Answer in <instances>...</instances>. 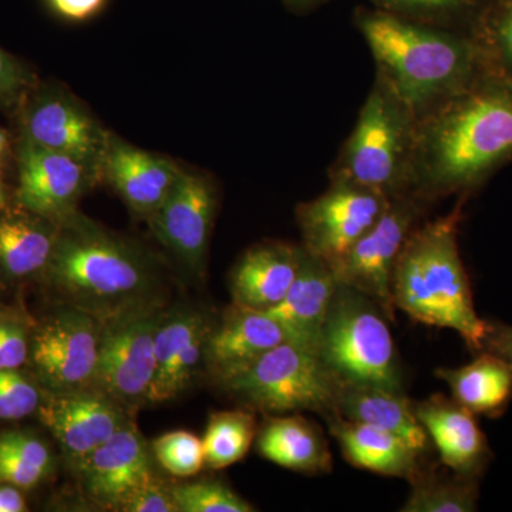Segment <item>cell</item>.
Instances as JSON below:
<instances>
[{"label": "cell", "instance_id": "obj_1", "mask_svg": "<svg viewBox=\"0 0 512 512\" xmlns=\"http://www.w3.org/2000/svg\"><path fill=\"white\" fill-rule=\"evenodd\" d=\"M512 158V86L485 73L417 119L409 197H467Z\"/></svg>", "mask_w": 512, "mask_h": 512}, {"label": "cell", "instance_id": "obj_2", "mask_svg": "<svg viewBox=\"0 0 512 512\" xmlns=\"http://www.w3.org/2000/svg\"><path fill=\"white\" fill-rule=\"evenodd\" d=\"M382 80L419 119L487 73L474 36L434 28L386 10L357 20Z\"/></svg>", "mask_w": 512, "mask_h": 512}, {"label": "cell", "instance_id": "obj_3", "mask_svg": "<svg viewBox=\"0 0 512 512\" xmlns=\"http://www.w3.org/2000/svg\"><path fill=\"white\" fill-rule=\"evenodd\" d=\"M64 305L104 322L161 303L156 265L130 239L79 211L59 222V237L45 274Z\"/></svg>", "mask_w": 512, "mask_h": 512}, {"label": "cell", "instance_id": "obj_4", "mask_svg": "<svg viewBox=\"0 0 512 512\" xmlns=\"http://www.w3.org/2000/svg\"><path fill=\"white\" fill-rule=\"evenodd\" d=\"M464 200L446 217L413 229L394 268L392 293L394 308L414 322L454 330L480 353L487 320L478 316L458 249Z\"/></svg>", "mask_w": 512, "mask_h": 512}, {"label": "cell", "instance_id": "obj_5", "mask_svg": "<svg viewBox=\"0 0 512 512\" xmlns=\"http://www.w3.org/2000/svg\"><path fill=\"white\" fill-rule=\"evenodd\" d=\"M417 117L377 79L330 181H346L387 198L409 195V168Z\"/></svg>", "mask_w": 512, "mask_h": 512}, {"label": "cell", "instance_id": "obj_6", "mask_svg": "<svg viewBox=\"0 0 512 512\" xmlns=\"http://www.w3.org/2000/svg\"><path fill=\"white\" fill-rule=\"evenodd\" d=\"M386 315L363 293L338 285L318 355L343 386L404 393L403 373Z\"/></svg>", "mask_w": 512, "mask_h": 512}, {"label": "cell", "instance_id": "obj_7", "mask_svg": "<svg viewBox=\"0 0 512 512\" xmlns=\"http://www.w3.org/2000/svg\"><path fill=\"white\" fill-rule=\"evenodd\" d=\"M221 384L229 394L261 412H313L325 420L336 416L343 387L318 352L291 342L269 350Z\"/></svg>", "mask_w": 512, "mask_h": 512}, {"label": "cell", "instance_id": "obj_8", "mask_svg": "<svg viewBox=\"0 0 512 512\" xmlns=\"http://www.w3.org/2000/svg\"><path fill=\"white\" fill-rule=\"evenodd\" d=\"M164 311L161 303H154L101 322L94 389L131 414L150 404L156 375V333Z\"/></svg>", "mask_w": 512, "mask_h": 512}, {"label": "cell", "instance_id": "obj_9", "mask_svg": "<svg viewBox=\"0 0 512 512\" xmlns=\"http://www.w3.org/2000/svg\"><path fill=\"white\" fill-rule=\"evenodd\" d=\"M426 204L409 195L390 198L383 214L359 241L330 265L338 284L363 293L394 320L392 284L400 252L419 225Z\"/></svg>", "mask_w": 512, "mask_h": 512}, {"label": "cell", "instance_id": "obj_10", "mask_svg": "<svg viewBox=\"0 0 512 512\" xmlns=\"http://www.w3.org/2000/svg\"><path fill=\"white\" fill-rule=\"evenodd\" d=\"M22 138L74 158L99 174L110 133L72 93L36 84L20 104Z\"/></svg>", "mask_w": 512, "mask_h": 512}, {"label": "cell", "instance_id": "obj_11", "mask_svg": "<svg viewBox=\"0 0 512 512\" xmlns=\"http://www.w3.org/2000/svg\"><path fill=\"white\" fill-rule=\"evenodd\" d=\"M101 322L64 305L32 340V362L50 394L92 389L99 365Z\"/></svg>", "mask_w": 512, "mask_h": 512}, {"label": "cell", "instance_id": "obj_12", "mask_svg": "<svg viewBox=\"0 0 512 512\" xmlns=\"http://www.w3.org/2000/svg\"><path fill=\"white\" fill-rule=\"evenodd\" d=\"M390 198L346 181H330L328 190L296 208L306 252L332 265L369 231Z\"/></svg>", "mask_w": 512, "mask_h": 512}, {"label": "cell", "instance_id": "obj_13", "mask_svg": "<svg viewBox=\"0 0 512 512\" xmlns=\"http://www.w3.org/2000/svg\"><path fill=\"white\" fill-rule=\"evenodd\" d=\"M16 201L23 210L56 222L77 211L84 194L101 180L86 165L20 137Z\"/></svg>", "mask_w": 512, "mask_h": 512}, {"label": "cell", "instance_id": "obj_14", "mask_svg": "<svg viewBox=\"0 0 512 512\" xmlns=\"http://www.w3.org/2000/svg\"><path fill=\"white\" fill-rule=\"evenodd\" d=\"M217 195L204 175L181 173L173 190L150 218L153 234L191 272L202 276L207 266Z\"/></svg>", "mask_w": 512, "mask_h": 512}, {"label": "cell", "instance_id": "obj_15", "mask_svg": "<svg viewBox=\"0 0 512 512\" xmlns=\"http://www.w3.org/2000/svg\"><path fill=\"white\" fill-rule=\"evenodd\" d=\"M37 412L76 467L130 423L133 416L94 387L80 392L50 394Z\"/></svg>", "mask_w": 512, "mask_h": 512}, {"label": "cell", "instance_id": "obj_16", "mask_svg": "<svg viewBox=\"0 0 512 512\" xmlns=\"http://www.w3.org/2000/svg\"><path fill=\"white\" fill-rule=\"evenodd\" d=\"M214 323L191 306L164 311L156 333V375L150 404L177 399L205 367L207 343Z\"/></svg>", "mask_w": 512, "mask_h": 512}, {"label": "cell", "instance_id": "obj_17", "mask_svg": "<svg viewBox=\"0 0 512 512\" xmlns=\"http://www.w3.org/2000/svg\"><path fill=\"white\" fill-rule=\"evenodd\" d=\"M76 468L87 498L104 510L117 511L133 488L153 476V450L131 420Z\"/></svg>", "mask_w": 512, "mask_h": 512}, {"label": "cell", "instance_id": "obj_18", "mask_svg": "<svg viewBox=\"0 0 512 512\" xmlns=\"http://www.w3.org/2000/svg\"><path fill=\"white\" fill-rule=\"evenodd\" d=\"M181 173L170 158L131 146L110 133L101 178L138 217L148 220L163 205Z\"/></svg>", "mask_w": 512, "mask_h": 512}, {"label": "cell", "instance_id": "obj_19", "mask_svg": "<svg viewBox=\"0 0 512 512\" xmlns=\"http://www.w3.org/2000/svg\"><path fill=\"white\" fill-rule=\"evenodd\" d=\"M414 414L429 434L443 466L460 476H483L493 453L476 414L443 394L413 403Z\"/></svg>", "mask_w": 512, "mask_h": 512}, {"label": "cell", "instance_id": "obj_20", "mask_svg": "<svg viewBox=\"0 0 512 512\" xmlns=\"http://www.w3.org/2000/svg\"><path fill=\"white\" fill-rule=\"evenodd\" d=\"M285 342L284 330L268 313L232 303L211 330L205 369L217 382H227Z\"/></svg>", "mask_w": 512, "mask_h": 512}, {"label": "cell", "instance_id": "obj_21", "mask_svg": "<svg viewBox=\"0 0 512 512\" xmlns=\"http://www.w3.org/2000/svg\"><path fill=\"white\" fill-rule=\"evenodd\" d=\"M338 285L328 262L303 249L301 266L291 288L266 313L281 326L288 342L318 352L320 333Z\"/></svg>", "mask_w": 512, "mask_h": 512}, {"label": "cell", "instance_id": "obj_22", "mask_svg": "<svg viewBox=\"0 0 512 512\" xmlns=\"http://www.w3.org/2000/svg\"><path fill=\"white\" fill-rule=\"evenodd\" d=\"M303 248L268 241L248 249L229 276L232 303L269 311L285 298L301 266Z\"/></svg>", "mask_w": 512, "mask_h": 512}, {"label": "cell", "instance_id": "obj_23", "mask_svg": "<svg viewBox=\"0 0 512 512\" xmlns=\"http://www.w3.org/2000/svg\"><path fill=\"white\" fill-rule=\"evenodd\" d=\"M326 423L330 434L338 441L343 456L352 466L409 481L423 467V457L387 431L343 419L338 414L326 419Z\"/></svg>", "mask_w": 512, "mask_h": 512}, {"label": "cell", "instance_id": "obj_24", "mask_svg": "<svg viewBox=\"0 0 512 512\" xmlns=\"http://www.w3.org/2000/svg\"><path fill=\"white\" fill-rule=\"evenodd\" d=\"M336 414L343 419L387 431L399 437L420 457L430 451L431 440L406 394L377 387L343 386Z\"/></svg>", "mask_w": 512, "mask_h": 512}, {"label": "cell", "instance_id": "obj_25", "mask_svg": "<svg viewBox=\"0 0 512 512\" xmlns=\"http://www.w3.org/2000/svg\"><path fill=\"white\" fill-rule=\"evenodd\" d=\"M59 237V222L23 208L0 211V272L12 281L45 274Z\"/></svg>", "mask_w": 512, "mask_h": 512}, {"label": "cell", "instance_id": "obj_26", "mask_svg": "<svg viewBox=\"0 0 512 512\" xmlns=\"http://www.w3.org/2000/svg\"><path fill=\"white\" fill-rule=\"evenodd\" d=\"M256 448L266 460L296 473L326 474L332 470V454L322 431L301 416L266 420Z\"/></svg>", "mask_w": 512, "mask_h": 512}, {"label": "cell", "instance_id": "obj_27", "mask_svg": "<svg viewBox=\"0 0 512 512\" xmlns=\"http://www.w3.org/2000/svg\"><path fill=\"white\" fill-rule=\"evenodd\" d=\"M436 376L450 387L453 399L474 414L500 417L512 400V365L493 353L480 352L461 367H441Z\"/></svg>", "mask_w": 512, "mask_h": 512}, {"label": "cell", "instance_id": "obj_28", "mask_svg": "<svg viewBox=\"0 0 512 512\" xmlns=\"http://www.w3.org/2000/svg\"><path fill=\"white\" fill-rule=\"evenodd\" d=\"M412 491L402 512H471L477 511V478L446 474L434 468L421 467L410 480Z\"/></svg>", "mask_w": 512, "mask_h": 512}, {"label": "cell", "instance_id": "obj_29", "mask_svg": "<svg viewBox=\"0 0 512 512\" xmlns=\"http://www.w3.org/2000/svg\"><path fill=\"white\" fill-rule=\"evenodd\" d=\"M256 436L255 416L249 410H224L211 414L205 430V466L222 470L247 456Z\"/></svg>", "mask_w": 512, "mask_h": 512}, {"label": "cell", "instance_id": "obj_30", "mask_svg": "<svg viewBox=\"0 0 512 512\" xmlns=\"http://www.w3.org/2000/svg\"><path fill=\"white\" fill-rule=\"evenodd\" d=\"M473 36L487 72L512 86V0H501Z\"/></svg>", "mask_w": 512, "mask_h": 512}, {"label": "cell", "instance_id": "obj_31", "mask_svg": "<svg viewBox=\"0 0 512 512\" xmlns=\"http://www.w3.org/2000/svg\"><path fill=\"white\" fill-rule=\"evenodd\" d=\"M178 512H252L255 508L218 480L171 485Z\"/></svg>", "mask_w": 512, "mask_h": 512}, {"label": "cell", "instance_id": "obj_32", "mask_svg": "<svg viewBox=\"0 0 512 512\" xmlns=\"http://www.w3.org/2000/svg\"><path fill=\"white\" fill-rule=\"evenodd\" d=\"M153 456L171 476L188 478L205 466L202 439L190 431H171L154 440Z\"/></svg>", "mask_w": 512, "mask_h": 512}, {"label": "cell", "instance_id": "obj_33", "mask_svg": "<svg viewBox=\"0 0 512 512\" xmlns=\"http://www.w3.org/2000/svg\"><path fill=\"white\" fill-rule=\"evenodd\" d=\"M40 393L18 370L0 372V420H20L39 410Z\"/></svg>", "mask_w": 512, "mask_h": 512}, {"label": "cell", "instance_id": "obj_34", "mask_svg": "<svg viewBox=\"0 0 512 512\" xmlns=\"http://www.w3.org/2000/svg\"><path fill=\"white\" fill-rule=\"evenodd\" d=\"M36 84L28 67L0 47V109H19Z\"/></svg>", "mask_w": 512, "mask_h": 512}, {"label": "cell", "instance_id": "obj_35", "mask_svg": "<svg viewBox=\"0 0 512 512\" xmlns=\"http://www.w3.org/2000/svg\"><path fill=\"white\" fill-rule=\"evenodd\" d=\"M120 512H178L171 485H167L156 474L137 485L121 501Z\"/></svg>", "mask_w": 512, "mask_h": 512}, {"label": "cell", "instance_id": "obj_36", "mask_svg": "<svg viewBox=\"0 0 512 512\" xmlns=\"http://www.w3.org/2000/svg\"><path fill=\"white\" fill-rule=\"evenodd\" d=\"M373 2L386 12L427 23L453 15L458 9L463 8L468 0H373Z\"/></svg>", "mask_w": 512, "mask_h": 512}, {"label": "cell", "instance_id": "obj_37", "mask_svg": "<svg viewBox=\"0 0 512 512\" xmlns=\"http://www.w3.org/2000/svg\"><path fill=\"white\" fill-rule=\"evenodd\" d=\"M0 451L18 457L30 466L42 468L47 473L52 470L53 458L49 447L32 434L20 431L0 434Z\"/></svg>", "mask_w": 512, "mask_h": 512}, {"label": "cell", "instance_id": "obj_38", "mask_svg": "<svg viewBox=\"0 0 512 512\" xmlns=\"http://www.w3.org/2000/svg\"><path fill=\"white\" fill-rule=\"evenodd\" d=\"M29 348L28 332L22 323L0 320V372L25 365Z\"/></svg>", "mask_w": 512, "mask_h": 512}, {"label": "cell", "instance_id": "obj_39", "mask_svg": "<svg viewBox=\"0 0 512 512\" xmlns=\"http://www.w3.org/2000/svg\"><path fill=\"white\" fill-rule=\"evenodd\" d=\"M42 468L30 466L25 461L0 451V484L15 485L18 488H32L47 476Z\"/></svg>", "mask_w": 512, "mask_h": 512}, {"label": "cell", "instance_id": "obj_40", "mask_svg": "<svg viewBox=\"0 0 512 512\" xmlns=\"http://www.w3.org/2000/svg\"><path fill=\"white\" fill-rule=\"evenodd\" d=\"M107 0H47L50 8L60 18L70 22H84L103 10Z\"/></svg>", "mask_w": 512, "mask_h": 512}, {"label": "cell", "instance_id": "obj_41", "mask_svg": "<svg viewBox=\"0 0 512 512\" xmlns=\"http://www.w3.org/2000/svg\"><path fill=\"white\" fill-rule=\"evenodd\" d=\"M481 352L493 353L512 365V326L488 322Z\"/></svg>", "mask_w": 512, "mask_h": 512}, {"label": "cell", "instance_id": "obj_42", "mask_svg": "<svg viewBox=\"0 0 512 512\" xmlns=\"http://www.w3.org/2000/svg\"><path fill=\"white\" fill-rule=\"evenodd\" d=\"M28 510L25 497L15 485H0V512H23Z\"/></svg>", "mask_w": 512, "mask_h": 512}, {"label": "cell", "instance_id": "obj_43", "mask_svg": "<svg viewBox=\"0 0 512 512\" xmlns=\"http://www.w3.org/2000/svg\"><path fill=\"white\" fill-rule=\"evenodd\" d=\"M10 153V138L3 128H0V165L5 163Z\"/></svg>", "mask_w": 512, "mask_h": 512}, {"label": "cell", "instance_id": "obj_44", "mask_svg": "<svg viewBox=\"0 0 512 512\" xmlns=\"http://www.w3.org/2000/svg\"><path fill=\"white\" fill-rule=\"evenodd\" d=\"M5 208H6L5 191H3L2 180H0V211L5 210Z\"/></svg>", "mask_w": 512, "mask_h": 512}, {"label": "cell", "instance_id": "obj_45", "mask_svg": "<svg viewBox=\"0 0 512 512\" xmlns=\"http://www.w3.org/2000/svg\"><path fill=\"white\" fill-rule=\"evenodd\" d=\"M293 3H312L316 2V0H291Z\"/></svg>", "mask_w": 512, "mask_h": 512}]
</instances>
